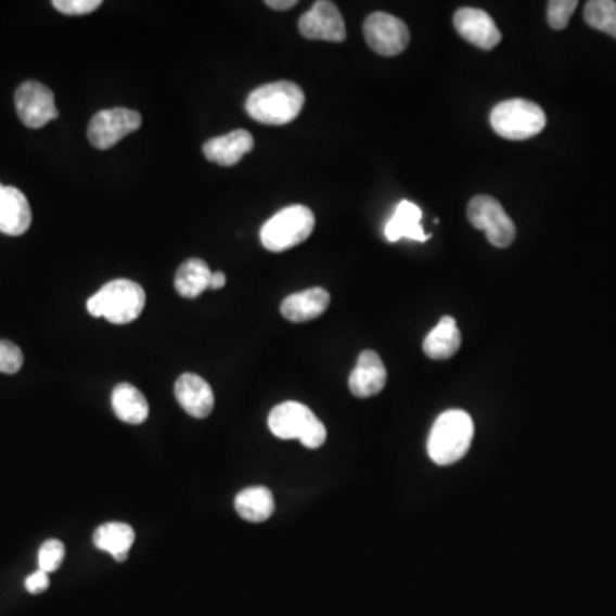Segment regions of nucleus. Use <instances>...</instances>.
Masks as SVG:
<instances>
[{
	"instance_id": "nucleus-1",
	"label": "nucleus",
	"mask_w": 616,
	"mask_h": 616,
	"mask_svg": "<svg viewBox=\"0 0 616 616\" xmlns=\"http://www.w3.org/2000/svg\"><path fill=\"white\" fill-rule=\"evenodd\" d=\"M305 94L292 81L269 82L248 94L245 110L257 123L266 126H286L304 110Z\"/></svg>"
},
{
	"instance_id": "nucleus-2",
	"label": "nucleus",
	"mask_w": 616,
	"mask_h": 616,
	"mask_svg": "<svg viewBox=\"0 0 616 616\" xmlns=\"http://www.w3.org/2000/svg\"><path fill=\"white\" fill-rule=\"evenodd\" d=\"M475 437V423L470 413L449 410L435 420L428 437V455L438 466H450L464 458Z\"/></svg>"
},
{
	"instance_id": "nucleus-3",
	"label": "nucleus",
	"mask_w": 616,
	"mask_h": 616,
	"mask_svg": "<svg viewBox=\"0 0 616 616\" xmlns=\"http://www.w3.org/2000/svg\"><path fill=\"white\" fill-rule=\"evenodd\" d=\"M146 305V293L141 284L130 280L110 281L91 296L86 307L98 319L123 325L134 322Z\"/></svg>"
},
{
	"instance_id": "nucleus-4",
	"label": "nucleus",
	"mask_w": 616,
	"mask_h": 616,
	"mask_svg": "<svg viewBox=\"0 0 616 616\" xmlns=\"http://www.w3.org/2000/svg\"><path fill=\"white\" fill-rule=\"evenodd\" d=\"M269 431L283 440H300L307 449H319L328 438L324 423L301 402L286 401L269 413Z\"/></svg>"
},
{
	"instance_id": "nucleus-5",
	"label": "nucleus",
	"mask_w": 616,
	"mask_h": 616,
	"mask_svg": "<svg viewBox=\"0 0 616 616\" xmlns=\"http://www.w3.org/2000/svg\"><path fill=\"white\" fill-rule=\"evenodd\" d=\"M316 228V216L301 204L284 207L260 228V244L269 252H284L304 244Z\"/></svg>"
},
{
	"instance_id": "nucleus-6",
	"label": "nucleus",
	"mask_w": 616,
	"mask_h": 616,
	"mask_svg": "<svg viewBox=\"0 0 616 616\" xmlns=\"http://www.w3.org/2000/svg\"><path fill=\"white\" fill-rule=\"evenodd\" d=\"M491 129L509 141L535 138L547 126L543 108L527 100H508L491 110Z\"/></svg>"
},
{
	"instance_id": "nucleus-7",
	"label": "nucleus",
	"mask_w": 616,
	"mask_h": 616,
	"mask_svg": "<svg viewBox=\"0 0 616 616\" xmlns=\"http://www.w3.org/2000/svg\"><path fill=\"white\" fill-rule=\"evenodd\" d=\"M467 219L476 230L487 233L495 247L505 248L515 240V224L502 204L490 195H476L467 204Z\"/></svg>"
},
{
	"instance_id": "nucleus-8",
	"label": "nucleus",
	"mask_w": 616,
	"mask_h": 616,
	"mask_svg": "<svg viewBox=\"0 0 616 616\" xmlns=\"http://www.w3.org/2000/svg\"><path fill=\"white\" fill-rule=\"evenodd\" d=\"M139 112L130 108H110L98 112L88 127V138L97 150H110L126 136L141 127Z\"/></svg>"
},
{
	"instance_id": "nucleus-9",
	"label": "nucleus",
	"mask_w": 616,
	"mask_h": 616,
	"mask_svg": "<svg viewBox=\"0 0 616 616\" xmlns=\"http://www.w3.org/2000/svg\"><path fill=\"white\" fill-rule=\"evenodd\" d=\"M363 35L370 49L384 57L405 52L411 38L408 26L399 17L387 13L370 14L363 25Z\"/></svg>"
},
{
	"instance_id": "nucleus-10",
	"label": "nucleus",
	"mask_w": 616,
	"mask_h": 616,
	"mask_svg": "<svg viewBox=\"0 0 616 616\" xmlns=\"http://www.w3.org/2000/svg\"><path fill=\"white\" fill-rule=\"evenodd\" d=\"M17 115L29 129H41L59 117L52 90L38 81H26L16 90Z\"/></svg>"
},
{
	"instance_id": "nucleus-11",
	"label": "nucleus",
	"mask_w": 616,
	"mask_h": 616,
	"mask_svg": "<svg viewBox=\"0 0 616 616\" xmlns=\"http://www.w3.org/2000/svg\"><path fill=\"white\" fill-rule=\"evenodd\" d=\"M298 29L308 40H346V26L343 14L334 2L319 0L298 21Z\"/></svg>"
},
{
	"instance_id": "nucleus-12",
	"label": "nucleus",
	"mask_w": 616,
	"mask_h": 616,
	"mask_svg": "<svg viewBox=\"0 0 616 616\" xmlns=\"http://www.w3.org/2000/svg\"><path fill=\"white\" fill-rule=\"evenodd\" d=\"M454 26L464 40L482 50L495 49L502 41V33L490 14L482 9H459L454 14Z\"/></svg>"
},
{
	"instance_id": "nucleus-13",
	"label": "nucleus",
	"mask_w": 616,
	"mask_h": 616,
	"mask_svg": "<svg viewBox=\"0 0 616 616\" xmlns=\"http://www.w3.org/2000/svg\"><path fill=\"white\" fill-rule=\"evenodd\" d=\"M175 398L185 413L200 418V420L209 416L215 408V394H213L211 385L195 373H183L177 378Z\"/></svg>"
},
{
	"instance_id": "nucleus-14",
	"label": "nucleus",
	"mask_w": 616,
	"mask_h": 616,
	"mask_svg": "<svg viewBox=\"0 0 616 616\" xmlns=\"http://www.w3.org/2000/svg\"><path fill=\"white\" fill-rule=\"evenodd\" d=\"M349 390L357 398H372L377 396L387 384V370L372 349H365L358 357L357 365L349 375Z\"/></svg>"
},
{
	"instance_id": "nucleus-15",
	"label": "nucleus",
	"mask_w": 616,
	"mask_h": 616,
	"mask_svg": "<svg viewBox=\"0 0 616 616\" xmlns=\"http://www.w3.org/2000/svg\"><path fill=\"white\" fill-rule=\"evenodd\" d=\"M31 224V207L26 195L16 187L0 183V231L5 235L20 236Z\"/></svg>"
},
{
	"instance_id": "nucleus-16",
	"label": "nucleus",
	"mask_w": 616,
	"mask_h": 616,
	"mask_svg": "<svg viewBox=\"0 0 616 616\" xmlns=\"http://www.w3.org/2000/svg\"><path fill=\"white\" fill-rule=\"evenodd\" d=\"M254 150V138L244 129L231 130L228 134L204 142L203 153L219 167H233L245 154Z\"/></svg>"
},
{
	"instance_id": "nucleus-17",
	"label": "nucleus",
	"mask_w": 616,
	"mask_h": 616,
	"mask_svg": "<svg viewBox=\"0 0 616 616\" xmlns=\"http://www.w3.org/2000/svg\"><path fill=\"white\" fill-rule=\"evenodd\" d=\"M331 304V295L324 288H310L286 296L281 313L290 322H308L321 317Z\"/></svg>"
},
{
	"instance_id": "nucleus-18",
	"label": "nucleus",
	"mask_w": 616,
	"mask_h": 616,
	"mask_svg": "<svg viewBox=\"0 0 616 616\" xmlns=\"http://www.w3.org/2000/svg\"><path fill=\"white\" fill-rule=\"evenodd\" d=\"M420 221H422V209L411 201H401L396 207L393 218L385 224V239L389 240L390 244L399 242L401 239L426 242L432 235L423 231Z\"/></svg>"
},
{
	"instance_id": "nucleus-19",
	"label": "nucleus",
	"mask_w": 616,
	"mask_h": 616,
	"mask_svg": "<svg viewBox=\"0 0 616 616\" xmlns=\"http://www.w3.org/2000/svg\"><path fill=\"white\" fill-rule=\"evenodd\" d=\"M461 331L454 317H442L423 341V351L432 360H449L461 348Z\"/></svg>"
},
{
	"instance_id": "nucleus-20",
	"label": "nucleus",
	"mask_w": 616,
	"mask_h": 616,
	"mask_svg": "<svg viewBox=\"0 0 616 616\" xmlns=\"http://www.w3.org/2000/svg\"><path fill=\"white\" fill-rule=\"evenodd\" d=\"M112 408L115 416L130 425H141L150 416V405L134 385L118 384L112 393Z\"/></svg>"
},
{
	"instance_id": "nucleus-21",
	"label": "nucleus",
	"mask_w": 616,
	"mask_h": 616,
	"mask_svg": "<svg viewBox=\"0 0 616 616\" xmlns=\"http://www.w3.org/2000/svg\"><path fill=\"white\" fill-rule=\"evenodd\" d=\"M134 541V529L126 523L102 524L93 536L94 547L110 553L117 562H126Z\"/></svg>"
},
{
	"instance_id": "nucleus-22",
	"label": "nucleus",
	"mask_w": 616,
	"mask_h": 616,
	"mask_svg": "<svg viewBox=\"0 0 616 616\" xmlns=\"http://www.w3.org/2000/svg\"><path fill=\"white\" fill-rule=\"evenodd\" d=\"M274 497L266 487H251L235 497V511L248 523H264L274 514Z\"/></svg>"
},
{
	"instance_id": "nucleus-23",
	"label": "nucleus",
	"mask_w": 616,
	"mask_h": 616,
	"mask_svg": "<svg viewBox=\"0 0 616 616\" xmlns=\"http://www.w3.org/2000/svg\"><path fill=\"white\" fill-rule=\"evenodd\" d=\"M213 271L203 259H189L175 274V288L183 298H197L209 290Z\"/></svg>"
},
{
	"instance_id": "nucleus-24",
	"label": "nucleus",
	"mask_w": 616,
	"mask_h": 616,
	"mask_svg": "<svg viewBox=\"0 0 616 616\" xmlns=\"http://www.w3.org/2000/svg\"><path fill=\"white\" fill-rule=\"evenodd\" d=\"M585 20L591 28L616 38V2L591 0L586 4Z\"/></svg>"
},
{
	"instance_id": "nucleus-25",
	"label": "nucleus",
	"mask_w": 616,
	"mask_h": 616,
	"mask_svg": "<svg viewBox=\"0 0 616 616\" xmlns=\"http://www.w3.org/2000/svg\"><path fill=\"white\" fill-rule=\"evenodd\" d=\"M65 547L59 539H49L46 543L41 544L40 552H38V565L40 570L52 574L59 570L62 562H64Z\"/></svg>"
},
{
	"instance_id": "nucleus-26",
	"label": "nucleus",
	"mask_w": 616,
	"mask_h": 616,
	"mask_svg": "<svg viewBox=\"0 0 616 616\" xmlns=\"http://www.w3.org/2000/svg\"><path fill=\"white\" fill-rule=\"evenodd\" d=\"M577 0H552L548 4V23L553 29L567 28L572 14L576 13Z\"/></svg>"
},
{
	"instance_id": "nucleus-27",
	"label": "nucleus",
	"mask_w": 616,
	"mask_h": 616,
	"mask_svg": "<svg viewBox=\"0 0 616 616\" xmlns=\"http://www.w3.org/2000/svg\"><path fill=\"white\" fill-rule=\"evenodd\" d=\"M23 351L13 341L0 339V373H17L23 367Z\"/></svg>"
},
{
	"instance_id": "nucleus-28",
	"label": "nucleus",
	"mask_w": 616,
	"mask_h": 616,
	"mask_svg": "<svg viewBox=\"0 0 616 616\" xmlns=\"http://www.w3.org/2000/svg\"><path fill=\"white\" fill-rule=\"evenodd\" d=\"M52 4L59 13L67 16H85L94 13L103 2L102 0H53Z\"/></svg>"
},
{
	"instance_id": "nucleus-29",
	"label": "nucleus",
	"mask_w": 616,
	"mask_h": 616,
	"mask_svg": "<svg viewBox=\"0 0 616 616\" xmlns=\"http://www.w3.org/2000/svg\"><path fill=\"white\" fill-rule=\"evenodd\" d=\"M25 586L29 594H41V592H46L49 589V574L43 570L33 572L31 576L26 579Z\"/></svg>"
},
{
	"instance_id": "nucleus-30",
	"label": "nucleus",
	"mask_w": 616,
	"mask_h": 616,
	"mask_svg": "<svg viewBox=\"0 0 616 616\" xmlns=\"http://www.w3.org/2000/svg\"><path fill=\"white\" fill-rule=\"evenodd\" d=\"M266 5L271 9H277V11H286V9L295 8L296 0H268Z\"/></svg>"
},
{
	"instance_id": "nucleus-31",
	"label": "nucleus",
	"mask_w": 616,
	"mask_h": 616,
	"mask_svg": "<svg viewBox=\"0 0 616 616\" xmlns=\"http://www.w3.org/2000/svg\"><path fill=\"white\" fill-rule=\"evenodd\" d=\"M224 284H227V277H224V272L223 271L213 272L211 283H209V288L221 290L224 288Z\"/></svg>"
}]
</instances>
